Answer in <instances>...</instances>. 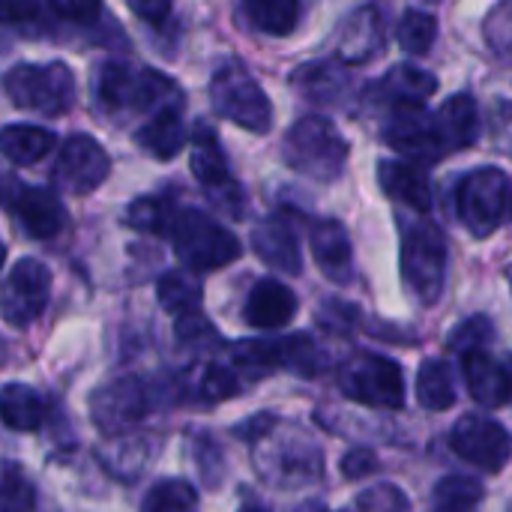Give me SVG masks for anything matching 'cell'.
Instances as JSON below:
<instances>
[{"label": "cell", "instance_id": "obj_32", "mask_svg": "<svg viewBox=\"0 0 512 512\" xmlns=\"http://www.w3.org/2000/svg\"><path fill=\"white\" fill-rule=\"evenodd\" d=\"M483 504V486L474 477L450 474L432 492V512H477Z\"/></svg>", "mask_w": 512, "mask_h": 512}, {"label": "cell", "instance_id": "obj_2", "mask_svg": "<svg viewBox=\"0 0 512 512\" xmlns=\"http://www.w3.org/2000/svg\"><path fill=\"white\" fill-rule=\"evenodd\" d=\"M165 237L171 240L174 255L189 273H213V270L234 264L243 255L240 240L213 216L195 207L174 210Z\"/></svg>", "mask_w": 512, "mask_h": 512}, {"label": "cell", "instance_id": "obj_35", "mask_svg": "<svg viewBox=\"0 0 512 512\" xmlns=\"http://www.w3.org/2000/svg\"><path fill=\"white\" fill-rule=\"evenodd\" d=\"M36 489L15 462H0V512H33Z\"/></svg>", "mask_w": 512, "mask_h": 512}, {"label": "cell", "instance_id": "obj_7", "mask_svg": "<svg viewBox=\"0 0 512 512\" xmlns=\"http://www.w3.org/2000/svg\"><path fill=\"white\" fill-rule=\"evenodd\" d=\"M456 207H459V219L462 225L477 237H492L504 219H507V207H510V177L504 168H474L456 192Z\"/></svg>", "mask_w": 512, "mask_h": 512}, {"label": "cell", "instance_id": "obj_37", "mask_svg": "<svg viewBox=\"0 0 512 512\" xmlns=\"http://www.w3.org/2000/svg\"><path fill=\"white\" fill-rule=\"evenodd\" d=\"M144 512H198V492L186 480H159L144 504Z\"/></svg>", "mask_w": 512, "mask_h": 512}, {"label": "cell", "instance_id": "obj_1", "mask_svg": "<svg viewBox=\"0 0 512 512\" xmlns=\"http://www.w3.org/2000/svg\"><path fill=\"white\" fill-rule=\"evenodd\" d=\"M93 99L96 108L111 120H129V117L147 120L159 108L183 102V93L168 75L156 69L129 60H108L93 75Z\"/></svg>", "mask_w": 512, "mask_h": 512}, {"label": "cell", "instance_id": "obj_39", "mask_svg": "<svg viewBox=\"0 0 512 512\" xmlns=\"http://www.w3.org/2000/svg\"><path fill=\"white\" fill-rule=\"evenodd\" d=\"M495 339V327L489 318L483 315H474L468 321H462L453 336H450V348L453 351H471V348H486L489 342Z\"/></svg>", "mask_w": 512, "mask_h": 512}, {"label": "cell", "instance_id": "obj_23", "mask_svg": "<svg viewBox=\"0 0 512 512\" xmlns=\"http://www.w3.org/2000/svg\"><path fill=\"white\" fill-rule=\"evenodd\" d=\"M432 123L444 147V156L474 147V141L480 138V108L468 93L450 96L438 111H432Z\"/></svg>", "mask_w": 512, "mask_h": 512}, {"label": "cell", "instance_id": "obj_45", "mask_svg": "<svg viewBox=\"0 0 512 512\" xmlns=\"http://www.w3.org/2000/svg\"><path fill=\"white\" fill-rule=\"evenodd\" d=\"M126 6L147 24H165L174 9V0H126Z\"/></svg>", "mask_w": 512, "mask_h": 512}, {"label": "cell", "instance_id": "obj_34", "mask_svg": "<svg viewBox=\"0 0 512 512\" xmlns=\"http://www.w3.org/2000/svg\"><path fill=\"white\" fill-rule=\"evenodd\" d=\"M435 39H438V18L432 12L408 9L399 18L396 42H399L402 51H408V54H429V48L435 45Z\"/></svg>", "mask_w": 512, "mask_h": 512}, {"label": "cell", "instance_id": "obj_22", "mask_svg": "<svg viewBox=\"0 0 512 512\" xmlns=\"http://www.w3.org/2000/svg\"><path fill=\"white\" fill-rule=\"evenodd\" d=\"M297 315V297L294 291L279 282V279H258L246 297V306H243V318L249 327H258V330H279L285 324H291Z\"/></svg>", "mask_w": 512, "mask_h": 512}, {"label": "cell", "instance_id": "obj_41", "mask_svg": "<svg viewBox=\"0 0 512 512\" xmlns=\"http://www.w3.org/2000/svg\"><path fill=\"white\" fill-rule=\"evenodd\" d=\"M195 459H198V474L204 477L207 486H219L222 471H225V459L216 447V441L210 435H201L195 441Z\"/></svg>", "mask_w": 512, "mask_h": 512}, {"label": "cell", "instance_id": "obj_18", "mask_svg": "<svg viewBox=\"0 0 512 512\" xmlns=\"http://www.w3.org/2000/svg\"><path fill=\"white\" fill-rule=\"evenodd\" d=\"M462 375H465L468 393L474 396L477 405H483L489 411H498V408H504L510 402V372L486 348L462 351Z\"/></svg>", "mask_w": 512, "mask_h": 512}, {"label": "cell", "instance_id": "obj_12", "mask_svg": "<svg viewBox=\"0 0 512 512\" xmlns=\"http://www.w3.org/2000/svg\"><path fill=\"white\" fill-rule=\"evenodd\" d=\"M48 297H51V270L36 258H21L9 270L0 288V315L12 327H27L42 315Z\"/></svg>", "mask_w": 512, "mask_h": 512}, {"label": "cell", "instance_id": "obj_20", "mask_svg": "<svg viewBox=\"0 0 512 512\" xmlns=\"http://www.w3.org/2000/svg\"><path fill=\"white\" fill-rule=\"evenodd\" d=\"M309 243H312V255H315L318 270L330 282L348 285L354 279V249H351V237H348L342 222H336V219L312 222Z\"/></svg>", "mask_w": 512, "mask_h": 512}, {"label": "cell", "instance_id": "obj_29", "mask_svg": "<svg viewBox=\"0 0 512 512\" xmlns=\"http://www.w3.org/2000/svg\"><path fill=\"white\" fill-rule=\"evenodd\" d=\"M156 294H159V303L168 315L180 318V315H189V312H198L201 309V300H204V288L201 282L189 273V270H171L159 279L156 285Z\"/></svg>", "mask_w": 512, "mask_h": 512}, {"label": "cell", "instance_id": "obj_46", "mask_svg": "<svg viewBox=\"0 0 512 512\" xmlns=\"http://www.w3.org/2000/svg\"><path fill=\"white\" fill-rule=\"evenodd\" d=\"M354 318H357V309H354V306H345V303H339V300L324 303V309L318 312V321H321L324 327H333V330L351 327Z\"/></svg>", "mask_w": 512, "mask_h": 512}, {"label": "cell", "instance_id": "obj_49", "mask_svg": "<svg viewBox=\"0 0 512 512\" xmlns=\"http://www.w3.org/2000/svg\"><path fill=\"white\" fill-rule=\"evenodd\" d=\"M420 3H426V6H435V3H441V0H420Z\"/></svg>", "mask_w": 512, "mask_h": 512}, {"label": "cell", "instance_id": "obj_9", "mask_svg": "<svg viewBox=\"0 0 512 512\" xmlns=\"http://www.w3.org/2000/svg\"><path fill=\"white\" fill-rule=\"evenodd\" d=\"M339 387L348 399L369 408H402L405 405V375L402 366L384 354L360 351L354 354L339 375Z\"/></svg>", "mask_w": 512, "mask_h": 512}, {"label": "cell", "instance_id": "obj_4", "mask_svg": "<svg viewBox=\"0 0 512 512\" xmlns=\"http://www.w3.org/2000/svg\"><path fill=\"white\" fill-rule=\"evenodd\" d=\"M282 156L291 171L315 183H336L348 162V141L342 138L333 120L309 114L288 129Z\"/></svg>", "mask_w": 512, "mask_h": 512}, {"label": "cell", "instance_id": "obj_25", "mask_svg": "<svg viewBox=\"0 0 512 512\" xmlns=\"http://www.w3.org/2000/svg\"><path fill=\"white\" fill-rule=\"evenodd\" d=\"M252 249L267 267H273L285 276H300V270H303L297 237L282 216H270L252 228Z\"/></svg>", "mask_w": 512, "mask_h": 512}, {"label": "cell", "instance_id": "obj_36", "mask_svg": "<svg viewBox=\"0 0 512 512\" xmlns=\"http://www.w3.org/2000/svg\"><path fill=\"white\" fill-rule=\"evenodd\" d=\"M174 210H177V204L171 198H153V195L150 198H138L126 210V225L135 228V231H144V234L165 237Z\"/></svg>", "mask_w": 512, "mask_h": 512}, {"label": "cell", "instance_id": "obj_31", "mask_svg": "<svg viewBox=\"0 0 512 512\" xmlns=\"http://www.w3.org/2000/svg\"><path fill=\"white\" fill-rule=\"evenodd\" d=\"M243 12L255 30L267 36H288L300 18V0H243Z\"/></svg>", "mask_w": 512, "mask_h": 512}, {"label": "cell", "instance_id": "obj_17", "mask_svg": "<svg viewBox=\"0 0 512 512\" xmlns=\"http://www.w3.org/2000/svg\"><path fill=\"white\" fill-rule=\"evenodd\" d=\"M378 183L384 195L420 216L432 213V180L426 165L420 162H399V159H381L378 162Z\"/></svg>", "mask_w": 512, "mask_h": 512}, {"label": "cell", "instance_id": "obj_42", "mask_svg": "<svg viewBox=\"0 0 512 512\" xmlns=\"http://www.w3.org/2000/svg\"><path fill=\"white\" fill-rule=\"evenodd\" d=\"M48 6H51V12H57L66 21L87 24V21H93L99 15L102 0H48Z\"/></svg>", "mask_w": 512, "mask_h": 512}, {"label": "cell", "instance_id": "obj_48", "mask_svg": "<svg viewBox=\"0 0 512 512\" xmlns=\"http://www.w3.org/2000/svg\"><path fill=\"white\" fill-rule=\"evenodd\" d=\"M3 261H6V246L0 243V267H3Z\"/></svg>", "mask_w": 512, "mask_h": 512}, {"label": "cell", "instance_id": "obj_16", "mask_svg": "<svg viewBox=\"0 0 512 512\" xmlns=\"http://www.w3.org/2000/svg\"><path fill=\"white\" fill-rule=\"evenodd\" d=\"M381 138L402 156H408L411 162L429 165L438 162L444 156V147L438 141L435 123H432V111H426L423 105H411V108H393V114L384 120Z\"/></svg>", "mask_w": 512, "mask_h": 512}, {"label": "cell", "instance_id": "obj_27", "mask_svg": "<svg viewBox=\"0 0 512 512\" xmlns=\"http://www.w3.org/2000/svg\"><path fill=\"white\" fill-rule=\"evenodd\" d=\"M48 405L39 390L27 384H6L0 390V420L12 432H36L42 429Z\"/></svg>", "mask_w": 512, "mask_h": 512}, {"label": "cell", "instance_id": "obj_21", "mask_svg": "<svg viewBox=\"0 0 512 512\" xmlns=\"http://www.w3.org/2000/svg\"><path fill=\"white\" fill-rule=\"evenodd\" d=\"M435 90H438V78L432 72L417 69L411 63H399L369 87V96L390 108H411V105H426L429 96H435Z\"/></svg>", "mask_w": 512, "mask_h": 512}, {"label": "cell", "instance_id": "obj_47", "mask_svg": "<svg viewBox=\"0 0 512 512\" xmlns=\"http://www.w3.org/2000/svg\"><path fill=\"white\" fill-rule=\"evenodd\" d=\"M495 30L501 33L495 48H498V51H507V48H510V3H501V6L489 15V21H486V36L495 33Z\"/></svg>", "mask_w": 512, "mask_h": 512}, {"label": "cell", "instance_id": "obj_28", "mask_svg": "<svg viewBox=\"0 0 512 512\" xmlns=\"http://www.w3.org/2000/svg\"><path fill=\"white\" fill-rule=\"evenodd\" d=\"M54 147L57 135L42 126L12 123L0 129V156L9 159L12 165H36L48 153H54Z\"/></svg>", "mask_w": 512, "mask_h": 512}, {"label": "cell", "instance_id": "obj_43", "mask_svg": "<svg viewBox=\"0 0 512 512\" xmlns=\"http://www.w3.org/2000/svg\"><path fill=\"white\" fill-rule=\"evenodd\" d=\"M372 471H378V459L366 447H354L351 453L342 456V477L345 480H363Z\"/></svg>", "mask_w": 512, "mask_h": 512}, {"label": "cell", "instance_id": "obj_11", "mask_svg": "<svg viewBox=\"0 0 512 512\" xmlns=\"http://www.w3.org/2000/svg\"><path fill=\"white\" fill-rule=\"evenodd\" d=\"M192 174L195 180L207 189V198L231 213L234 219H243L246 213V192L240 189V183L234 180L231 168H228V156L219 144V135L210 126H198L192 132Z\"/></svg>", "mask_w": 512, "mask_h": 512}, {"label": "cell", "instance_id": "obj_33", "mask_svg": "<svg viewBox=\"0 0 512 512\" xmlns=\"http://www.w3.org/2000/svg\"><path fill=\"white\" fill-rule=\"evenodd\" d=\"M294 84L312 102H336V96L345 87V75L336 63L318 60V63H306L300 69H294Z\"/></svg>", "mask_w": 512, "mask_h": 512}, {"label": "cell", "instance_id": "obj_26", "mask_svg": "<svg viewBox=\"0 0 512 512\" xmlns=\"http://www.w3.org/2000/svg\"><path fill=\"white\" fill-rule=\"evenodd\" d=\"M135 141L138 147L159 159V162H168L174 159L183 144H186V129H183V102H174V105H165L159 108L156 114H150L138 129H135Z\"/></svg>", "mask_w": 512, "mask_h": 512}, {"label": "cell", "instance_id": "obj_13", "mask_svg": "<svg viewBox=\"0 0 512 512\" xmlns=\"http://www.w3.org/2000/svg\"><path fill=\"white\" fill-rule=\"evenodd\" d=\"M147 411H150V393L138 378H117L90 396L93 426L108 438H120L129 429H135L147 417Z\"/></svg>", "mask_w": 512, "mask_h": 512}, {"label": "cell", "instance_id": "obj_40", "mask_svg": "<svg viewBox=\"0 0 512 512\" xmlns=\"http://www.w3.org/2000/svg\"><path fill=\"white\" fill-rule=\"evenodd\" d=\"M342 512H408V501L396 486H378L357 498L351 510Z\"/></svg>", "mask_w": 512, "mask_h": 512}, {"label": "cell", "instance_id": "obj_14", "mask_svg": "<svg viewBox=\"0 0 512 512\" xmlns=\"http://www.w3.org/2000/svg\"><path fill=\"white\" fill-rule=\"evenodd\" d=\"M111 171V159L93 135H72L60 144L54 162V183L60 192L69 195H90L96 192Z\"/></svg>", "mask_w": 512, "mask_h": 512}, {"label": "cell", "instance_id": "obj_19", "mask_svg": "<svg viewBox=\"0 0 512 512\" xmlns=\"http://www.w3.org/2000/svg\"><path fill=\"white\" fill-rule=\"evenodd\" d=\"M12 207H15V216H18L21 228L33 240H54L66 228V207H63L57 189L27 186V189L18 192Z\"/></svg>", "mask_w": 512, "mask_h": 512}, {"label": "cell", "instance_id": "obj_50", "mask_svg": "<svg viewBox=\"0 0 512 512\" xmlns=\"http://www.w3.org/2000/svg\"><path fill=\"white\" fill-rule=\"evenodd\" d=\"M240 512H261V510H240Z\"/></svg>", "mask_w": 512, "mask_h": 512}, {"label": "cell", "instance_id": "obj_44", "mask_svg": "<svg viewBox=\"0 0 512 512\" xmlns=\"http://www.w3.org/2000/svg\"><path fill=\"white\" fill-rule=\"evenodd\" d=\"M39 18V0H0V24H30Z\"/></svg>", "mask_w": 512, "mask_h": 512}, {"label": "cell", "instance_id": "obj_38", "mask_svg": "<svg viewBox=\"0 0 512 512\" xmlns=\"http://www.w3.org/2000/svg\"><path fill=\"white\" fill-rule=\"evenodd\" d=\"M240 378L231 366H207L198 378V393L207 399H234L240 393Z\"/></svg>", "mask_w": 512, "mask_h": 512}, {"label": "cell", "instance_id": "obj_10", "mask_svg": "<svg viewBox=\"0 0 512 512\" xmlns=\"http://www.w3.org/2000/svg\"><path fill=\"white\" fill-rule=\"evenodd\" d=\"M231 363L240 372H252L255 378L270 375L276 369H291L294 375L312 378L318 369L315 342L306 333L285 336V339H249L231 348Z\"/></svg>", "mask_w": 512, "mask_h": 512}, {"label": "cell", "instance_id": "obj_5", "mask_svg": "<svg viewBox=\"0 0 512 512\" xmlns=\"http://www.w3.org/2000/svg\"><path fill=\"white\" fill-rule=\"evenodd\" d=\"M3 90L15 108L42 117H63L75 105V75L66 63H15Z\"/></svg>", "mask_w": 512, "mask_h": 512}, {"label": "cell", "instance_id": "obj_30", "mask_svg": "<svg viewBox=\"0 0 512 512\" xmlns=\"http://www.w3.org/2000/svg\"><path fill=\"white\" fill-rule=\"evenodd\" d=\"M417 399L426 411H450L456 405V381L444 360H426L420 366Z\"/></svg>", "mask_w": 512, "mask_h": 512}, {"label": "cell", "instance_id": "obj_15", "mask_svg": "<svg viewBox=\"0 0 512 512\" xmlns=\"http://www.w3.org/2000/svg\"><path fill=\"white\" fill-rule=\"evenodd\" d=\"M450 447L459 459L489 474H501L510 462V432L489 417L465 414L450 432Z\"/></svg>", "mask_w": 512, "mask_h": 512}, {"label": "cell", "instance_id": "obj_8", "mask_svg": "<svg viewBox=\"0 0 512 512\" xmlns=\"http://www.w3.org/2000/svg\"><path fill=\"white\" fill-rule=\"evenodd\" d=\"M261 438L270 444H267V450L258 453V471L270 483L306 486L324 474V453L300 429L276 432V423H273Z\"/></svg>", "mask_w": 512, "mask_h": 512}, {"label": "cell", "instance_id": "obj_3", "mask_svg": "<svg viewBox=\"0 0 512 512\" xmlns=\"http://www.w3.org/2000/svg\"><path fill=\"white\" fill-rule=\"evenodd\" d=\"M402 231V279L411 297L435 306L447 285V237L426 216H405Z\"/></svg>", "mask_w": 512, "mask_h": 512}, {"label": "cell", "instance_id": "obj_6", "mask_svg": "<svg viewBox=\"0 0 512 512\" xmlns=\"http://www.w3.org/2000/svg\"><path fill=\"white\" fill-rule=\"evenodd\" d=\"M210 102L219 117L231 120L234 126H240L246 132L267 135L273 126V105H270L267 93L261 90L255 75L237 60H225L213 72Z\"/></svg>", "mask_w": 512, "mask_h": 512}, {"label": "cell", "instance_id": "obj_24", "mask_svg": "<svg viewBox=\"0 0 512 512\" xmlns=\"http://www.w3.org/2000/svg\"><path fill=\"white\" fill-rule=\"evenodd\" d=\"M384 42H387V30H384L381 12L375 6H363L354 15H348V21L342 27L339 60L348 66L369 63L372 57H378L384 51Z\"/></svg>", "mask_w": 512, "mask_h": 512}]
</instances>
